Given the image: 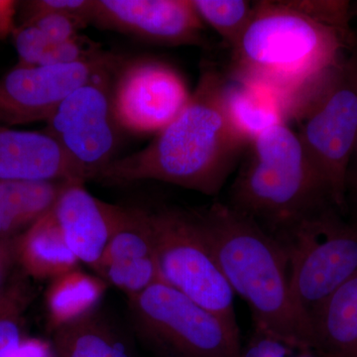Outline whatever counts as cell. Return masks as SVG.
<instances>
[{
	"label": "cell",
	"mask_w": 357,
	"mask_h": 357,
	"mask_svg": "<svg viewBox=\"0 0 357 357\" xmlns=\"http://www.w3.org/2000/svg\"><path fill=\"white\" fill-rule=\"evenodd\" d=\"M227 75L202 67L189 102L146 147L115 158L96 180H155L206 195L220 194L248 144L227 119L223 102Z\"/></svg>",
	"instance_id": "cell-1"
},
{
	"label": "cell",
	"mask_w": 357,
	"mask_h": 357,
	"mask_svg": "<svg viewBox=\"0 0 357 357\" xmlns=\"http://www.w3.org/2000/svg\"><path fill=\"white\" fill-rule=\"evenodd\" d=\"M354 39L351 30L317 20L299 1H255L252 20L231 50L227 77L273 89L293 121Z\"/></svg>",
	"instance_id": "cell-2"
},
{
	"label": "cell",
	"mask_w": 357,
	"mask_h": 357,
	"mask_svg": "<svg viewBox=\"0 0 357 357\" xmlns=\"http://www.w3.org/2000/svg\"><path fill=\"white\" fill-rule=\"evenodd\" d=\"M194 213L230 288L248 305L255 328L312 349L311 321L294 299L276 239L227 204Z\"/></svg>",
	"instance_id": "cell-3"
},
{
	"label": "cell",
	"mask_w": 357,
	"mask_h": 357,
	"mask_svg": "<svg viewBox=\"0 0 357 357\" xmlns=\"http://www.w3.org/2000/svg\"><path fill=\"white\" fill-rule=\"evenodd\" d=\"M246 150L227 204L270 234L333 206L299 135L288 124L267 129Z\"/></svg>",
	"instance_id": "cell-4"
},
{
	"label": "cell",
	"mask_w": 357,
	"mask_h": 357,
	"mask_svg": "<svg viewBox=\"0 0 357 357\" xmlns=\"http://www.w3.org/2000/svg\"><path fill=\"white\" fill-rule=\"evenodd\" d=\"M345 51V52H347ZM293 121L335 210L345 213V178L357 141V39Z\"/></svg>",
	"instance_id": "cell-5"
},
{
	"label": "cell",
	"mask_w": 357,
	"mask_h": 357,
	"mask_svg": "<svg viewBox=\"0 0 357 357\" xmlns=\"http://www.w3.org/2000/svg\"><path fill=\"white\" fill-rule=\"evenodd\" d=\"M326 206L271 234L287 261L291 292L307 317L357 274V229Z\"/></svg>",
	"instance_id": "cell-6"
},
{
	"label": "cell",
	"mask_w": 357,
	"mask_h": 357,
	"mask_svg": "<svg viewBox=\"0 0 357 357\" xmlns=\"http://www.w3.org/2000/svg\"><path fill=\"white\" fill-rule=\"evenodd\" d=\"M149 218L157 261L166 283L229 325L238 326L234 291L194 211L165 206L149 210Z\"/></svg>",
	"instance_id": "cell-7"
},
{
	"label": "cell",
	"mask_w": 357,
	"mask_h": 357,
	"mask_svg": "<svg viewBox=\"0 0 357 357\" xmlns=\"http://www.w3.org/2000/svg\"><path fill=\"white\" fill-rule=\"evenodd\" d=\"M143 335L169 357H238L241 333L166 283L129 297Z\"/></svg>",
	"instance_id": "cell-8"
},
{
	"label": "cell",
	"mask_w": 357,
	"mask_h": 357,
	"mask_svg": "<svg viewBox=\"0 0 357 357\" xmlns=\"http://www.w3.org/2000/svg\"><path fill=\"white\" fill-rule=\"evenodd\" d=\"M123 63L75 89L46 121L45 132L62 148L82 182L96 180L115 159L121 128L114 116L112 91Z\"/></svg>",
	"instance_id": "cell-9"
},
{
	"label": "cell",
	"mask_w": 357,
	"mask_h": 357,
	"mask_svg": "<svg viewBox=\"0 0 357 357\" xmlns=\"http://www.w3.org/2000/svg\"><path fill=\"white\" fill-rule=\"evenodd\" d=\"M191 95L184 77L166 62L126 60L115 75V119L129 132L158 134L184 109Z\"/></svg>",
	"instance_id": "cell-10"
},
{
	"label": "cell",
	"mask_w": 357,
	"mask_h": 357,
	"mask_svg": "<svg viewBox=\"0 0 357 357\" xmlns=\"http://www.w3.org/2000/svg\"><path fill=\"white\" fill-rule=\"evenodd\" d=\"M124 61L121 55L103 51L91 60L75 64L16 65L0 77V126L8 128L48 121L75 89Z\"/></svg>",
	"instance_id": "cell-11"
},
{
	"label": "cell",
	"mask_w": 357,
	"mask_h": 357,
	"mask_svg": "<svg viewBox=\"0 0 357 357\" xmlns=\"http://www.w3.org/2000/svg\"><path fill=\"white\" fill-rule=\"evenodd\" d=\"M91 23L163 46L208 44L192 0H93Z\"/></svg>",
	"instance_id": "cell-12"
},
{
	"label": "cell",
	"mask_w": 357,
	"mask_h": 357,
	"mask_svg": "<svg viewBox=\"0 0 357 357\" xmlns=\"http://www.w3.org/2000/svg\"><path fill=\"white\" fill-rule=\"evenodd\" d=\"M98 274L128 298L154 284L166 283L157 261L149 210L126 208Z\"/></svg>",
	"instance_id": "cell-13"
},
{
	"label": "cell",
	"mask_w": 357,
	"mask_h": 357,
	"mask_svg": "<svg viewBox=\"0 0 357 357\" xmlns=\"http://www.w3.org/2000/svg\"><path fill=\"white\" fill-rule=\"evenodd\" d=\"M54 215L77 260L98 273L103 253L121 223L126 208L96 199L84 183L66 182Z\"/></svg>",
	"instance_id": "cell-14"
},
{
	"label": "cell",
	"mask_w": 357,
	"mask_h": 357,
	"mask_svg": "<svg viewBox=\"0 0 357 357\" xmlns=\"http://www.w3.org/2000/svg\"><path fill=\"white\" fill-rule=\"evenodd\" d=\"M0 181L82 182L62 148L48 133L1 126Z\"/></svg>",
	"instance_id": "cell-15"
},
{
	"label": "cell",
	"mask_w": 357,
	"mask_h": 357,
	"mask_svg": "<svg viewBox=\"0 0 357 357\" xmlns=\"http://www.w3.org/2000/svg\"><path fill=\"white\" fill-rule=\"evenodd\" d=\"M312 351L319 357H357V274L310 316Z\"/></svg>",
	"instance_id": "cell-16"
},
{
	"label": "cell",
	"mask_w": 357,
	"mask_h": 357,
	"mask_svg": "<svg viewBox=\"0 0 357 357\" xmlns=\"http://www.w3.org/2000/svg\"><path fill=\"white\" fill-rule=\"evenodd\" d=\"M223 102L230 124L248 144L267 129L290 121L285 100L262 84L227 77Z\"/></svg>",
	"instance_id": "cell-17"
},
{
	"label": "cell",
	"mask_w": 357,
	"mask_h": 357,
	"mask_svg": "<svg viewBox=\"0 0 357 357\" xmlns=\"http://www.w3.org/2000/svg\"><path fill=\"white\" fill-rule=\"evenodd\" d=\"M17 264L28 277L60 278L74 272L79 260L66 243L53 211L16 237Z\"/></svg>",
	"instance_id": "cell-18"
},
{
	"label": "cell",
	"mask_w": 357,
	"mask_h": 357,
	"mask_svg": "<svg viewBox=\"0 0 357 357\" xmlns=\"http://www.w3.org/2000/svg\"><path fill=\"white\" fill-rule=\"evenodd\" d=\"M67 181H0V238H16L53 211Z\"/></svg>",
	"instance_id": "cell-19"
},
{
	"label": "cell",
	"mask_w": 357,
	"mask_h": 357,
	"mask_svg": "<svg viewBox=\"0 0 357 357\" xmlns=\"http://www.w3.org/2000/svg\"><path fill=\"white\" fill-rule=\"evenodd\" d=\"M58 357H131L119 333L93 312H86L55 328Z\"/></svg>",
	"instance_id": "cell-20"
},
{
	"label": "cell",
	"mask_w": 357,
	"mask_h": 357,
	"mask_svg": "<svg viewBox=\"0 0 357 357\" xmlns=\"http://www.w3.org/2000/svg\"><path fill=\"white\" fill-rule=\"evenodd\" d=\"M33 299L29 277L15 274L0 292V357H18L23 344V324Z\"/></svg>",
	"instance_id": "cell-21"
},
{
	"label": "cell",
	"mask_w": 357,
	"mask_h": 357,
	"mask_svg": "<svg viewBox=\"0 0 357 357\" xmlns=\"http://www.w3.org/2000/svg\"><path fill=\"white\" fill-rule=\"evenodd\" d=\"M197 13L230 49L241 41L255 13V2L245 0H192Z\"/></svg>",
	"instance_id": "cell-22"
},
{
	"label": "cell",
	"mask_w": 357,
	"mask_h": 357,
	"mask_svg": "<svg viewBox=\"0 0 357 357\" xmlns=\"http://www.w3.org/2000/svg\"><path fill=\"white\" fill-rule=\"evenodd\" d=\"M58 285L52 288L50 296L51 311L55 328L65 321H70L89 312V307L95 303L98 289L93 282L81 274L73 272L58 278Z\"/></svg>",
	"instance_id": "cell-23"
},
{
	"label": "cell",
	"mask_w": 357,
	"mask_h": 357,
	"mask_svg": "<svg viewBox=\"0 0 357 357\" xmlns=\"http://www.w3.org/2000/svg\"><path fill=\"white\" fill-rule=\"evenodd\" d=\"M91 1L93 0H32L20 2V24H24L40 14L57 13L77 18L86 26L89 24Z\"/></svg>",
	"instance_id": "cell-24"
},
{
	"label": "cell",
	"mask_w": 357,
	"mask_h": 357,
	"mask_svg": "<svg viewBox=\"0 0 357 357\" xmlns=\"http://www.w3.org/2000/svg\"><path fill=\"white\" fill-rule=\"evenodd\" d=\"M13 37L20 65L39 66L51 45L46 35L34 25H18Z\"/></svg>",
	"instance_id": "cell-25"
},
{
	"label": "cell",
	"mask_w": 357,
	"mask_h": 357,
	"mask_svg": "<svg viewBox=\"0 0 357 357\" xmlns=\"http://www.w3.org/2000/svg\"><path fill=\"white\" fill-rule=\"evenodd\" d=\"M20 25L36 26L53 44L63 43L77 38L79 36V30L86 27V25L77 18L57 13L40 14L24 24Z\"/></svg>",
	"instance_id": "cell-26"
},
{
	"label": "cell",
	"mask_w": 357,
	"mask_h": 357,
	"mask_svg": "<svg viewBox=\"0 0 357 357\" xmlns=\"http://www.w3.org/2000/svg\"><path fill=\"white\" fill-rule=\"evenodd\" d=\"M297 349L300 347L255 328L248 342L241 347L238 357H292Z\"/></svg>",
	"instance_id": "cell-27"
},
{
	"label": "cell",
	"mask_w": 357,
	"mask_h": 357,
	"mask_svg": "<svg viewBox=\"0 0 357 357\" xmlns=\"http://www.w3.org/2000/svg\"><path fill=\"white\" fill-rule=\"evenodd\" d=\"M352 227L357 229V141L345 178V213Z\"/></svg>",
	"instance_id": "cell-28"
},
{
	"label": "cell",
	"mask_w": 357,
	"mask_h": 357,
	"mask_svg": "<svg viewBox=\"0 0 357 357\" xmlns=\"http://www.w3.org/2000/svg\"><path fill=\"white\" fill-rule=\"evenodd\" d=\"M17 264L16 238H0V292L9 281L14 265Z\"/></svg>",
	"instance_id": "cell-29"
},
{
	"label": "cell",
	"mask_w": 357,
	"mask_h": 357,
	"mask_svg": "<svg viewBox=\"0 0 357 357\" xmlns=\"http://www.w3.org/2000/svg\"><path fill=\"white\" fill-rule=\"evenodd\" d=\"M20 2L13 0H0V39L13 36L16 29V14L20 9Z\"/></svg>",
	"instance_id": "cell-30"
},
{
	"label": "cell",
	"mask_w": 357,
	"mask_h": 357,
	"mask_svg": "<svg viewBox=\"0 0 357 357\" xmlns=\"http://www.w3.org/2000/svg\"><path fill=\"white\" fill-rule=\"evenodd\" d=\"M18 357H50L48 349L40 342H23Z\"/></svg>",
	"instance_id": "cell-31"
},
{
	"label": "cell",
	"mask_w": 357,
	"mask_h": 357,
	"mask_svg": "<svg viewBox=\"0 0 357 357\" xmlns=\"http://www.w3.org/2000/svg\"><path fill=\"white\" fill-rule=\"evenodd\" d=\"M292 357H319L312 349L307 347H300L296 349Z\"/></svg>",
	"instance_id": "cell-32"
}]
</instances>
